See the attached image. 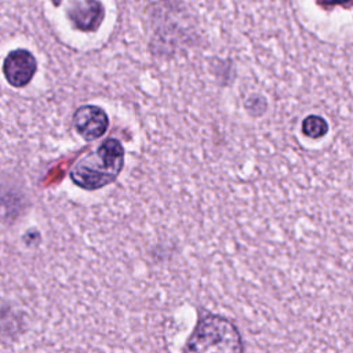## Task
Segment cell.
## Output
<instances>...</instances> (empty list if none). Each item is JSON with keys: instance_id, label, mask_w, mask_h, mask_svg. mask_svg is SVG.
Returning a JSON list of instances; mask_svg holds the SVG:
<instances>
[{"instance_id": "obj_1", "label": "cell", "mask_w": 353, "mask_h": 353, "mask_svg": "<svg viewBox=\"0 0 353 353\" xmlns=\"http://www.w3.org/2000/svg\"><path fill=\"white\" fill-rule=\"evenodd\" d=\"M124 163V149L119 139L103 141L94 152L77 161L70 171V178L77 186L95 190L113 182Z\"/></svg>"}, {"instance_id": "obj_2", "label": "cell", "mask_w": 353, "mask_h": 353, "mask_svg": "<svg viewBox=\"0 0 353 353\" xmlns=\"http://www.w3.org/2000/svg\"><path fill=\"white\" fill-rule=\"evenodd\" d=\"M241 349V335L234 324L215 314L196 325L185 346L189 352H240Z\"/></svg>"}, {"instance_id": "obj_3", "label": "cell", "mask_w": 353, "mask_h": 353, "mask_svg": "<svg viewBox=\"0 0 353 353\" xmlns=\"http://www.w3.org/2000/svg\"><path fill=\"white\" fill-rule=\"evenodd\" d=\"M37 69L36 58L28 50L18 48L11 51L3 62V74L8 84L21 88L25 87Z\"/></svg>"}, {"instance_id": "obj_4", "label": "cell", "mask_w": 353, "mask_h": 353, "mask_svg": "<svg viewBox=\"0 0 353 353\" xmlns=\"http://www.w3.org/2000/svg\"><path fill=\"white\" fill-rule=\"evenodd\" d=\"M66 17L76 29L95 32L105 18V8L99 0H72Z\"/></svg>"}, {"instance_id": "obj_5", "label": "cell", "mask_w": 353, "mask_h": 353, "mask_svg": "<svg viewBox=\"0 0 353 353\" xmlns=\"http://www.w3.org/2000/svg\"><path fill=\"white\" fill-rule=\"evenodd\" d=\"M73 124L80 137L85 141H94L106 132L109 119L101 108L95 105H84L74 112Z\"/></svg>"}, {"instance_id": "obj_6", "label": "cell", "mask_w": 353, "mask_h": 353, "mask_svg": "<svg viewBox=\"0 0 353 353\" xmlns=\"http://www.w3.org/2000/svg\"><path fill=\"white\" fill-rule=\"evenodd\" d=\"M302 132L313 139L321 138L328 132V123L317 114H310L302 123Z\"/></svg>"}, {"instance_id": "obj_7", "label": "cell", "mask_w": 353, "mask_h": 353, "mask_svg": "<svg viewBox=\"0 0 353 353\" xmlns=\"http://www.w3.org/2000/svg\"><path fill=\"white\" fill-rule=\"evenodd\" d=\"M316 1L321 8H325V10H330L335 6H343L349 8L352 4V0H316Z\"/></svg>"}, {"instance_id": "obj_8", "label": "cell", "mask_w": 353, "mask_h": 353, "mask_svg": "<svg viewBox=\"0 0 353 353\" xmlns=\"http://www.w3.org/2000/svg\"><path fill=\"white\" fill-rule=\"evenodd\" d=\"M51 1H52V4H54L55 7H58V6L61 4V1H62V0H51Z\"/></svg>"}]
</instances>
